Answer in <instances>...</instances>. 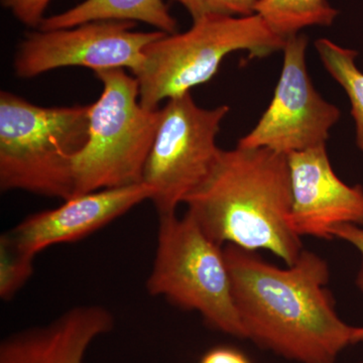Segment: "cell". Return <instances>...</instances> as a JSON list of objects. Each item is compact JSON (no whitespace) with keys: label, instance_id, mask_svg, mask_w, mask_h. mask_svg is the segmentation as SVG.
Segmentation results:
<instances>
[{"label":"cell","instance_id":"ba28073f","mask_svg":"<svg viewBox=\"0 0 363 363\" xmlns=\"http://www.w3.org/2000/svg\"><path fill=\"white\" fill-rule=\"evenodd\" d=\"M136 23L90 21L73 28L26 33L14 55L13 70L21 79H33L66 67L96 72L123 69L133 76L142 69L145 50L166 33L136 32Z\"/></svg>","mask_w":363,"mask_h":363},{"label":"cell","instance_id":"3957f363","mask_svg":"<svg viewBox=\"0 0 363 363\" xmlns=\"http://www.w3.org/2000/svg\"><path fill=\"white\" fill-rule=\"evenodd\" d=\"M90 105L43 107L0 92V189L62 201L75 194L74 159L87 143Z\"/></svg>","mask_w":363,"mask_h":363},{"label":"cell","instance_id":"ac0fdd59","mask_svg":"<svg viewBox=\"0 0 363 363\" xmlns=\"http://www.w3.org/2000/svg\"><path fill=\"white\" fill-rule=\"evenodd\" d=\"M52 0H1V6L9 9L14 18L28 28H39L44 14Z\"/></svg>","mask_w":363,"mask_h":363},{"label":"cell","instance_id":"5bb4252c","mask_svg":"<svg viewBox=\"0 0 363 363\" xmlns=\"http://www.w3.org/2000/svg\"><path fill=\"white\" fill-rule=\"evenodd\" d=\"M255 11L284 39L308 26H331L338 16L328 0H257Z\"/></svg>","mask_w":363,"mask_h":363},{"label":"cell","instance_id":"7c38bea8","mask_svg":"<svg viewBox=\"0 0 363 363\" xmlns=\"http://www.w3.org/2000/svg\"><path fill=\"white\" fill-rule=\"evenodd\" d=\"M113 327V315L106 308L76 306L50 323L4 338L0 363H84L90 346Z\"/></svg>","mask_w":363,"mask_h":363},{"label":"cell","instance_id":"ffe728a7","mask_svg":"<svg viewBox=\"0 0 363 363\" xmlns=\"http://www.w3.org/2000/svg\"><path fill=\"white\" fill-rule=\"evenodd\" d=\"M199 363H252L250 358L234 346H215L203 354Z\"/></svg>","mask_w":363,"mask_h":363},{"label":"cell","instance_id":"44dd1931","mask_svg":"<svg viewBox=\"0 0 363 363\" xmlns=\"http://www.w3.org/2000/svg\"><path fill=\"white\" fill-rule=\"evenodd\" d=\"M352 341L353 344L363 341V327H358V328L354 327L353 328Z\"/></svg>","mask_w":363,"mask_h":363},{"label":"cell","instance_id":"2e32d148","mask_svg":"<svg viewBox=\"0 0 363 363\" xmlns=\"http://www.w3.org/2000/svg\"><path fill=\"white\" fill-rule=\"evenodd\" d=\"M35 257L16 247L9 233L0 236V298L11 300L33 274Z\"/></svg>","mask_w":363,"mask_h":363},{"label":"cell","instance_id":"7402d4cb","mask_svg":"<svg viewBox=\"0 0 363 363\" xmlns=\"http://www.w3.org/2000/svg\"><path fill=\"white\" fill-rule=\"evenodd\" d=\"M363 363V362H362Z\"/></svg>","mask_w":363,"mask_h":363},{"label":"cell","instance_id":"d6986e66","mask_svg":"<svg viewBox=\"0 0 363 363\" xmlns=\"http://www.w3.org/2000/svg\"><path fill=\"white\" fill-rule=\"evenodd\" d=\"M332 236L338 238L340 240L347 241L351 245H353L360 255H362V264H360L359 272H358L357 281V288L363 293V228L359 225L354 224H344L332 229Z\"/></svg>","mask_w":363,"mask_h":363},{"label":"cell","instance_id":"8fae6325","mask_svg":"<svg viewBox=\"0 0 363 363\" xmlns=\"http://www.w3.org/2000/svg\"><path fill=\"white\" fill-rule=\"evenodd\" d=\"M152 196L145 183L73 196L59 207L30 215L9 233L16 247L35 257L52 245L87 238Z\"/></svg>","mask_w":363,"mask_h":363},{"label":"cell","instance_id":"30bf717a","mask_svg":"<svg viewBox=\"0 0 363 363\" xmlns=\"http://www.w3.org/2000/svg\"><path fill=\"white\" fill-rule=\"evenodd\" d=\"M286 157L293 199L290 221L297 235L332 240L335 227L363 225V187L338 178L326 145Z\"/></svg>","mask_w":363,"mask_h":363},{"label":"cell","instance_id":"e0dca14e","mask_svg":"<svg viewBox=\"0 0 363 363\" xmlns=\"http://www.w3.org/2000/svg\"><path fill=\"white\" fill-rule=\"evenodd\" d=\"M186 9L193 21L211 14L247 16L255 14L257 0H176Z\"/></svg>","mask_w":363,"mask_h":363},{"label":"cell","instance_id":"4fadbf2b","mask_svg":"<svg viewBox=\"0 0 363 363\" xmlns=\"http://www.w3.org/2000/svg\"><path fill=\"white\" fill-rule=\"evenodd\" d=\"M98 21H140L167 35L178 33V21L164 0H85L45 18L39 30H60Z\"/></svg>","mask_w":363,"mask_h":363},{"label":"cell","instance_id":"9c48e42d","mask_svg":"<svg viewBox=\"0 0 363 363\" xmlns=\"http://www.w3.org/2000/svg\"><path fill=\"white\" fill-rule=\"evenodd\" d=\"M307 45L305 35L286 38L283 70L271 104L238 147L269 149L288 156L326 145L340 111L315 89L306 64Z\"/></svg>","mask_w":363,"mask_h":363},{"label":"cell","instance_id":"52a82bcc","mask_svg":"<svg viewBox=\"0 0 363 363\" xmlns=\"http://www.w3.org/2000/svg\"><path fill=\"white\" fill-rule=\"evenodd\" d=\"M227 105L198 106L191 93L173 98L161 108L159 126L143 169V183L152 190L157 214L176 213L209 175L221 149L216 138Z\"/></svg>","mask_w":363,"mask_h":363},{"label":"cell","instance_id":"6da1fadb","mask_svg":"<svg viewBox=\"0 0 363 363\" xmlns=\"http://www.w3.org/2000/svg\"><path fill=\"white\" fill-rule=\"evenodd\" d=\"M223 250L247 339L298 363H335L353 344L354 327L338 316L327 289L326 260L303 250L293 266L281 269L257 252L233 245Z\"/></svg>","mask_w":363,"mask_h":363},{"label":"cell","instance_id":"277c9868","mask_svg":"<svg viewBox=\"0 0 363 363\" xmlns=\"http://www.w3.org/2000/svg\"><path fill=\"white\" fill-rule=\"evenodd\" d=\"M286 40L257 13L203 16L190 30L166 33L145 48L142 69L135 76L140 104L159 109L162 101L209 82L231 52L245 51L250 58H264L283 50Z\"/></svg>","mask_w":363,"mask_h":363},{"label":"cell","instance_id":"9a60e30c","mask_svg":"<svg viewBox=\"0 0 363 363\" xmlns=\"http://www.w3.org/2000/svg\"><path fill=\"white\" fill-rule=\"evenodd\" d=\"M315 47L326 70L350 98L351 116L357 128V145L363 152V72L355 62L357 52L327 39L318 40Z\"/></svg>","mask_w":363,"mask_h":363},{"label":"cell","instance_id":"5b68a950","mask_svg":"<svg viewBox=\"0 0 363 363\" xmlns=\"http://www.w3.org/2000/svg\"><path fill=\"white\" fill-rule=\"evenodd\" d=\"M94 74L102 92L90 104L87 143L74 159V196L143 183L161 117V108L140 104L135 76L123 69Z\"/></svg>","mask_w":363,"mask_h":363},{"label":"cell","instance_id":"7a4b0ae2","mask_svg":"<svg viewBox=\"0 0 363 363\" xmlns=\"http://www.w3.org/2000/svg\"><path fill=\"white\" fill-rule=\"evenodd\" d=\"M292 201L286 155L236 147L221 150L209 175L184 204L217 245L269 250L289 267L304 250L291 226Z\"/></svg>","mask_w":363,"mask_h":363},{"label":"cell","instance_id":"8992f818","mask_svg":"<svg viewBox=\"0 0 363 363\" xmlns=\"http://www.w3.org/2000/svg\"><path fill=\"white\" fill-rule=\"evenodd\" d=\"M147 290L181 309L200 313L215 330L247 339L234 303L223 247L210 240L188 213L159 216Z\"/></svg>","mask_w":363,"mask_h":363}]
</instances>
